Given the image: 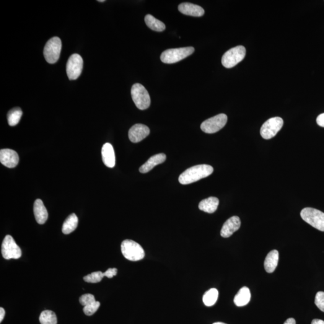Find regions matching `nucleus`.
Returning a JSON list of instances; mask_svg holds the SVG:
<instances>
[{
    "mask_svg": "<svg viewBox=\"0 0 324 324\" xmlns=\"http://www.w3.org/2000/svg\"><path fill=\"white\" fill-rule=\"evenodd\" d=\"M0 162L9 168L16 167L19 162V156L14 150L2 149L0 151Z\"/></svg>",
    "mask_w": 324,
    "mask_h": 324,
    "instance_id": "ddd939ff",
    "label": "nucleus"
},
{
    "mask_svg": "<svg viewBox=\"0 0 324 324\" xmlns=\"http://www.w3.org/2000/svg\"><path fill=\"white\" fill-rule=\"evenodd\" d=\"M104 276L103 273L101 271H95L84 277V281L88 283L96 284L102 281Z\"/></svg>",
    "mask_w": 324,
    "mask_h": 324,
    "instance_id": "bb28decb",
    "label": "nucleus"
},
{
    "mask_svg": "<svg viewBox=\"0 0 324 324\" xmlns=\"http://www.w3.org/2000/svg\"><path fill=\"white\" fill-rule=\"evenodd\" d=\"M315 303L319 309L324 312V292L320 291L316 294Z\"/></svg>",
    "mask_w": 324,
    "mask_h": 324,
    "instance_id": "c85d7f7f",
    "label": "nucleus"
},
{
    "mask_svg": "<svg viewBox=\"0 0 324 324\" xmlns=\"http://www.w3.org/2000/svg\"><path fill=\"white\" fill-rule=\"evenodd\" d=\"M22 116V111L19 108H15L7 114V120L10 126L17 125Z\"/></svg>",
    "mask_w": 324,
    "mask_h": 324,
    "instance_id": "393cba45",
    "label": "nucleus"
},
{
    "mask_svg": "<svg viewBox=\"0 0 324 324\" xmlns=\"http://www.w3.org/2000/svg\"><path fill=\"white\" fill-rule=\"evenodd\" d=\"M213 324H225V323H214Z\"/></svg>",
    "mask_w": 324,
    "mask_h": 324,
    "instance_id": "c9c22d12",
    "label": "nucleus"
},
{
    "mask_svg": "<svg viewBox=\"0 0 324 324\" xmlns=\"http://www.w3.org/2000/svg\"><path fill=\"white\" fill-rule=\"evenodd\" d=\"M117 274V269L116 268H109L103 273L104 276L108 277V278H113L114 276H115Z\"/></svg>",
    "mask_w": 324,
    "mask_h": 324,
    "instance_id": "7c9ffc66",
    "label": "nucleus"
},
{
    "mask_svg": "<svg viewBox=\"0 0 324 324\" xmlns=\"http://www.w3.org/2000/svg\"><path fill=\"white\" fill-rule=\"evenodd\" d=\"M283 125L284 120L282 118L277 116L269 118L262 126L261 135L265 139L273 138L281 131Z\"/></svg>",
    "mask_w": 324,
    "mask_h": 324,
    "instance_id": "6e6552de",
    "label": "nucleus"
},
{
    "mask_svg": "<svg viewBox=\"0 0 324 324\" xmlns=\"http://www.w3.org/2000/svg\"><path fill=\"white\" fill-rule=\"evenodd\" d=\"M100 305V302H96L91 303V304L85 305L84 308H83V311L85 315L87 316H92L93 314H95L96 311L98 309Z\"/></svg>",
    "mask_w": 324,
    "mask_h": 324,
    "instance_id": "cd10ccee",
    "label": "nucleus"
},
{
    "mask_svg": "<svg viewBox=\"0 0 324 324\" xmlns=\"http://www.w3.org/2000/svg\"><path fill=\"white\" fill-rule=\"evenodd\" d=\"M246 48L243 46H237L225 53L222 58L223 66L230 69L242 61L246 56Z\"/></svg>",
    "mask_w": 324,
    "mask_h": 324,
    "instance_id": "423d86ee",
    "label": "nucleus"
},
{
    "mask_svg": "<svg viewBox=\"0 0 324 324\" xmlns=\"http://www.w3.org/2000/svg\"><path fill=\"white\" fill-rule=\"evenodd\" d=\"M279 251L273 250L268 253L264 261V267L266 271L268 273H273L278 265Z\"/></svg>",
    "mask_w": 324,
    "mask_h": 324,
    "instance_id": "6ab92c4d",
    "label": "nucleus"
},
{
    "mask_svg": "<svg viewBox=\"0 0 324 324\" xmlns=\"http://www.w3.org/2000/svg\"><path fill=\"white\" fill-rule=\"evenodd\" d=\"M95 302V296L92 294H87L82 295V296L79 298V302L82 305H84V306Z\"/></svg>",
    "mask_w": 324,
    "mask_h": 324,
    "instance_id": "c756f323",
    "label": "nucleus"
},
{
    "mask_svg": "<svg viewBox=\"0 0 324 324\" xmlns=\"http://www.w3.org/2000/svg\"><path fill=\"white\" fill-rule=\"evenodd\" d=\"M5 316V310L3 308H0V323L2 322Z\"/></svg>",
    "mask_w": 324,
    "mask_h": 324,
    "instance_id": "473e14b6",
    "label": "nucleus"
},
{
    "mask_svg": "<svg viewBox=\"0 0 324 324\" xmlns=\"http://www.w3.org/2000/svg\"><path fill=\"white\" fill-rule=\"evenodd\" d=\"M251 298L250 289L248 287H243L234 297L235 305L238 307L245 306L249 303Z\"/></svg>",
    "mask_w": 324,
    "mask_h": 324,
    "instance_id": "412c9836",
    "label": "nucleus"
},
{
    "mask_svg": "<svg viewBox=\"0 0 324 324\" xmlns=\"http://www.w3.org/2000/svg\"><path fill=\"white\" fill-rule=\"evenodd\" d=\"M316 123H317L319 126L324 128V113L321 114V115L318 116L317 118H316Z\"/></svg>",
    "mask_w": 324,
    "mask_h": 324,
    "instance_id": "2f4dec72",
    "label": "nucleus"
},
{
    "mask_svg": "<svg viewBox=\"0 0 324 324\" xmlns=\"http://www.w3.org/2000/svg\"><path fill=\"white\" fill-rule=\"evenodd\" d=\"M150 129L142 124H136L130 129L129 138L133 143H138L144 139L150 134Z\"/></svg>",
    "mask_w": 324,
    "mask_h": 324,
    "instance_id": "f8f14e48",
    "label": "nucleus"
},
{
    "mask_svg": "<svg viewBox=\"0 0 324 324\" xmlns=\"http://www.w3.org/2000/svg\"><path fill=\"white\" fill-rule=\"evenodd\" d=\"M193 47L170 49L165 51L160 56L163 63L173 64L182 60L194 53Z\"/></svg>",
    "mask_w": 324,
    "mask_h": 324,
    "instance_id": "7ed1b4c3",
    "label": "nucleus"
},
{
    "mask_svg": "<svg viewBox=\"0 0 324 324\" xmlns=\"http://www.w3.org/2000/svg\"><path fill=\"white\" fill-rule=\"evenodd\" d=\"M33 210L35 219L38 224L40 225L45 224L48 219V213L41 199H36L34 204Z\"/></svg>",
    "mask_w": 324,
    "mask_h": 324,
    "instance_id": "dca6fc26",
    "label": "nucleus"
},
{
    "mask_svg": "<svg viewBox=\"0 0 324 324\" xmlns=\"http://www.w3.org/2000/svg\"><path fill=\"white\" fill-rule=\"evenodd\" d=\"M131 95L134 104L140 110H145L149 108L151 99L150 95L143 85L135 84L131 89Z\"/></svg>",
    "mask_w": 324,
    "mask_h": 324,
    "instance_id": "39448f33",
    "label": "nucleus"
},
{
    "mask_svg": "<svg viewBox=\"0 0 324 324\" xmlns=\"http://www.w3.org/2000/svg\"><path fill=\"white\" fill-rule=\"evenodd\" d=\"M41 324H57V319L56 313L51 310H45L41 313L39 317Z\"/></svg>",
    "mask_w": 324,
    "mask_h": 324,
    "instance_id": "a878e982",
    "label": "nucleus"
},
{
    "mask_svg": "<svg viewBox=\"0 0 324 324\" xmlns=\"http://www.w3.org/2000/svg\"><path fill=\"white\" fill-rule=\"evenodd\" d=\"M98 2H105V0H98Z\"/></svg>",
    "mask_w": 324,
    "mask_h": 324,
    "instance_id": "e433bc0d",
    "label": "nucleus"
},
{
    "mask_svg": "<svg viewBox=\"0 0 324 324\" xmlns=\"http://www.w3.org/2000/svg\"><path fill=\"white\" fill-rule=\"evenodd\" d=\"M227 121V115L220 114L204 121L201 124V129L206 133H216L226 125Z\"/></svg>",
    "mask_w": 324,
    "mask_h": 324,
    "instance_id": "1a4fd4ad",
    "label": "nucleus"
},
{
    "mask_svg": "<svg viewBox=\"0 0 324 324\" xmlns=\"http://www.w3.org/2000/svg\"><path fill=\"white\" fill-rule=\"evenodd\" d=\"M102 155L103 162L106 167L110 168H114L115 165V157L112 145L110 143H106L103 145Z\"/></svg>",
    "mask_w": 324,
    "mask_h": 324,
    "instance_id": "a211bd4d",
    "label": "nucleus"
},
{
    "mask_svg": "<svg viewBox=\"0 0 324 324\" xmlns=\"http://www.w3.org/2000/svg\"><path fill=\"white\" fill-rule=\"evenodd\" d=\"M213 168L208 165H199L189 168L179 177L178 181L181 185H186L196 182L206 178L213 172Z\"/></svg>",
    "mask_w": 324,
    "mask_h": 324,
    "instance_id": "f257e3e1",
    "label": "nucleus"
},
{
    "mask_svg": "<svg viewBox=\"0 0 324 324\" xmlns=\"http://www.w3.org/2000/svg\"><path fill=\"white\" fill-rule=\"evenodd\" d=\"M121 252L127 259L131 261L142 260L145 256V251L138 243L131 240L123 241L121 245Z\"/></svg>",
    "mask_w": 324,
    "mask_h": 324,
    "instance_id": "f03ea898",
    "label": "nucleus"
},
{
    "mask_svg": "<svg viewBox=\"0 0 324 324\" xmlns=\"http://www.w3.org/2000/svg\"><path fill=\"white\" fill-rule=\"evenodd\" d=\"M241 220L238 216H232L228 219L223 225L220 235L222 237L228 238L240 229Z\"/></svg>",
    "mask_w": 324,
    "mask_h": 324,
    "instance_id": "4468645a",
    "label": "nucleus"
},
{
    "mask_svg": "<svg viewBox=\"0 0 324 324\" xmlns=\"http://www.w3.org/2000/svg\"><path fill=\"white\" fill-rule=\"evenodd\" d=\"M83 59L79 54H75L70 57L67 63L66 72L70 80L78 78L83 69Z\"/></svg>",
    "mask_w": 324,
    "mask_h": 324,
    "instance_id": "9b49d317",
    "label": "nucleus"
},
{
    "mask_svg": "<svg viewBox=\"0 0 324 324\" xmlns=\"http://www.w3.org/2000/svg\"><path fill=\"white\" fill-rule=\"evenodd\" d=\"M301 217L311 226L324 232V213L313 208H305L301 211Z\"/></svg>",
    "mask_w": 324,
    "mask_h": 324,
    "instance_id": "20e7f679",
    "label": "nucleus"
},
{
    "mask_svg": "<svg viewBox=\"0 0 324 324\" xmlns=\"http://www.w3.org/2000/svg\"><path fill=\"white\" fill-rule=\"evenodd\" d=\"M219 204V200L216 197H210L200 202L199 204V209L208 213H213L216 211Z\"/></svg>",
    "mask_w": 324,
    "mask_h": 324,
    "instance_id": "aec40b11",
    "label": "nucleus"
},
{
    "mask_svg": "<svg viewBox=\"0 0 324 324\" xmlns=\"http://www.w3.org/2000/svg\"><path fill=\"white\" fill-rule=\"evenodd\" d=\"M61 40L58 37L51 38L44 48L43 54L46 61L50 64L56 63L60 56Z\"/></svg>",
    "mask_w": 324,
    "mask_h": 324,
    "instance_id": "0eeeda50",
    "label": "nucleus"
},
{
    "mask_svg": "<svg viewBox=\"0 0 324 324\" xmlns=\"http://www.w3.org/2000/svg\"><path fill=\"white\" fill-rule=\"evenodd\" d=\"M167 159V155L163 153L157 154L150 158L147 162L139 168L140 172L146 173L149 172L155 166L161 164Z\"/></svg>",
    "mask_w": 324,
    "mask_h": 324,
    "instance_id": "f3484780",
    "label": "nucleus"
},
{
    "mask_svg": "<svg viewBox=\"0 0 324 324\" xmlns=\"http://www.w3.org/2000/svg\"><path fill=\"white\" fill-rule=\"evenodd\" d=\"M77 225H78V218L76 214H72L65 220L62 227V231L64 234H71L76 229Z\"/></svg>",
    "mask_w": 324,
    "mask_h": 324,
    "instance_id": "4be33fe9",
    "label": "nucleus"
},
{
    "mask_svg": "<svg viewBox=\"0 0 324 324\" xmlns=\"http://www.w3.org/2000/svg\"><path fill=\"white\" fill-rule=\"evenodd\" d=\"M284 324H296V321L294 318H289L285 321Z\"/></svg>",
    "mask_w": 324,
    "mask_h": 324,
    "instance_id": "72a5a7b5",
    "label": "nucleus"
},
{
    "mask_svg": "<svg viewBox=\"0 0 324 324\" xmlns=\"http://www.w3.org/2000/svg\"><path fill=\"white\" fill-rule=\"evenodd\" d=\"M178 10L184 15L196 17L203 16L205 13L203 7L189 2H183L179 5Z\"/></svg>",
    "mask_w": 324,
    "mask_h": 324,
    "instance_id": "2eb2a0df",
    "label": "nucleus"
},
{
    "mask_svg": "<svg viewBox=\"0 0 324 324\" xmlns=\"http://www.w3.org/2000/svg\"><path fill=\"white\" fill-rule=\"evenodd\" d=\"M145 22L150 29L155 32H162L164 31L166 26L164 23L158 20L151 15H147L145 17Z\"/></svg>",
    "mask_w": 324,
    "mask_h": 324,
    "instance_id": "5701e85b",
    "label": "nucleus"
},
{
    "mask_svg": "<svg viewBox=\"0 0 324 324\" xmlns=\"http://www.w3.org/2000/svg\"><path fill=\"white\" fill-rule=\"evenodd\" d=\"M219 292L217 289L212 288L209 290L205 293L203 296V302L204 305L208 307H211L212 305L216 304L217 299H218Z\"/></svg>",
    "mask_w": 324,
    "mask_h": 324,
    "instance_id": "b1692460",
    "label": "nucleus"
},
{
    "mask_svg": "<svg viewBox=\"0 0 324 324\" xmlns=\"http://www.w3.org/2000/svg\"><path fill=\"white\" fill-rule=\"evenodd\" d=\"M311 324H324V321L321 320H318V319H315L312 321Z\"/></svg>",
    "mask_w": 324,
    "mask_h": 324,
    "instance_id": "f704fd0d",
    "label": "nucleus"
},
{
    "mask_svg": "<svg viewBox=\"0 0 324 324\" xmlns=\"http://www.w3.org/2000/svg\"><path fill=\"white\" fill-rule=\"evenodd\" d=\"M1 253L6 259H19L22 255V251L18 246L14 238L9 235L6 236L2 243Z\"/></svg>",
    "mask_w": 324,
    "mask_h": 324,
    "instance_id": "9d476101",
    "label": "nucleus"
}]
</instances>
